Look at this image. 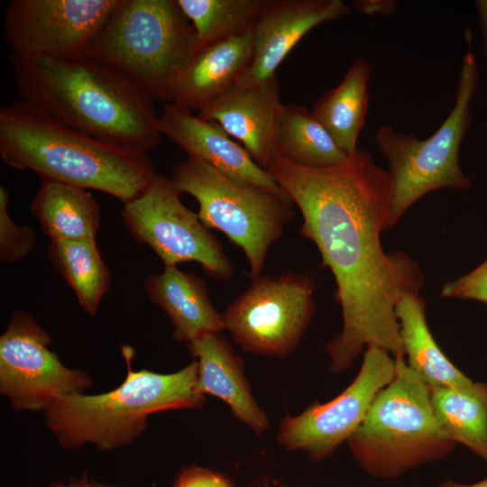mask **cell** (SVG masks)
<instances>
[{
	"instance_id": "cell-1",
	"label": "cell",
	"mask_w": 487,
	"mask_h": 487,
	"mask_svg": "<svg viewBox=\"0 0 487 487\" xmlns=\"http://www.w3.org/2000/svg\"><path fill=\"white\" fill-rule=\"evenodd\" d=\"M303 216L300 234L312 241L334 275L343 328L326 345L333 372L348 369L366 347L404 358L395 308L418 293L423 276L403 252L386 253L381 234L390 228L392 183L371 154L358 149L339 165L313 169L281 155L269 167Z\"/></svg>"
},
{
	"instance_id": "cell-2",
	"label": "cell",
	"mask_w": 487,
	"mask_h": 487,
	"mask_svg": "<svg viewBox=\"0 0 487 487\" xmlns=\"http://www.w3.org/2000/svg\"><path fill=\"white\" fill-rule=\"evenodd\" d=\"M9 61L19 100L66 126L146 152L160 142L155 101L116 70L86 55Z\"/></svg>"
},
{
	"instance_id": "cell-3",
	"label": "cell",
	"mask_w": 487,
	"mask_h": 487,
	"mask_svg": "<svg viewBox=\"0 0 487 487\" xmlns=\"http://www.w3.org/2000/svg\"><path fill=\"white\" fill-rule=\"evenodd\" d=\"M0 155L41 180L99 190L124 204L157 176L146 152L96 139L19 99L0 109Z\"/></svg>"
},
{
	"instance_id": "cell-4",
	"label": "cell",
	"mask_w": 487,
	"mask_h": 487,
	"mask_svg": "<svg viewBox=\"0 0 487 487\" xmlns=\"http://www.w3.org/2000/svg\"><path fill=\"white\" fill-rule=\"evenodd\" d=\"M128 347L123 354L127 373L110 391L73 393L53 400L42 411L45 426L61 447L87 444L104 451L126 446L146 430L150 415L168 410L196 409L206 398L197 388L198 363L172 373L131 368Z\"/></svg>"
},
{
	"instance_id": "cell-5",
	"label": "cell",
	"mask_w": 487,
	"mask_h": 487,
	"mask_svg": "<svg viewBox=\"0 0 487 487\" xmlns=\"http://www.w3.org/2000/svg\"><path fill=\"white\" fill-rule=\"evenodd\" d=\"M192 25L177 0H120L84 55L121 73L154 101H171L196 52Z\"/></svg>"
},
{
	"instance_id": "cell-6",
	"label": "cell",
	"mask_w": 487,
	"mask_h": 487,
	"mask_svg": "<svg viewBox=\"0 0 487 487\" xmlns=\"http://www.w3.org/2000/svg\"><path fill=\"white\" fill-rule=\"evenodd\" d=\"M395 365L394 378L347 440L362 468L377 478L397 477L441 459L455 446L435 416L428 386L404 358H396Z\"/></svg>"
},
{
	"instance_id": "cell-7",
	"label": "cell",
	"mask_w": 487,
	"mask_h": 487,
	"mask_svg": "<svg viewBox=\"0 0 487 487\" xmlns=\"http://www.w3.org/2000/svg\"><path fill=\"white\" fill-rule=\"evenodd\" d=\"M465 39L468 49L460 68L455 104L437 130L420 140L385 124L374 134L377 149L388 161L392 183L390 228L425 195L446 188L465 189L471 185L460 168L459 152L472 123L471 102L479 70L469 30Z\"/></svg>"
},
{
	"instance_id": "cell-8",
	"label": "cell",
	"mask_w": 487,
	"mask_h": 487,
	"mask_svg": "<svg viewBox=\"0 0 487 487\" xmlns=\"http://www.w3.org/2000/svg\"><path fill=\"white\" fill-rule=\"evenodd\" d=\"M170 179L179 193L196 198L198 216L208 229L242 249L250 280L261 276L270 247L293 217L290 197L240 183L191 157L172 166Z\"/></svg>"
},
{
	"instance_id": "cell-9",
	"label": "cell",
	"mask_w": 487,
	"mask_h": 487,
	"mask_svg": "<svg viewBox=\"0 0 487 487\" xmlns=\"http://www.w3.org/2000/svg\"><path fill=\"white\" fill-rule=\"evenodd\" d=\"M316 283L307 274L261 275L223 313L225 329L247 353L284 358L315 315Z\"/></svg>"
},
{
	"instance_id": "cell-10",
	"label": "cell",
	"mask_w": 487,
	"mask_h": 487,
	"mask_svg": "<svg viewBox=\"0 0 487 487\" xmlns=\"http://www.w3.org/2000/svg\"><path fill=\"white\" fill-rule=\"evenodd\" d=\"M170 177L157 174L148 188L124 204L121 216L133 238L149 245L164 267L198 262L212 278L228 280L234 266L220 241L180 200Z\"/></svg>"
},
{
	"instance_id": "cell-11",
	"label": "cell",
	"mask_w": 487,
	"mask_h": 487,
	"mask_svg": "<svg viewBox=\"0 0 487 487\" xmlns=\"http://www.w3.org/2000/svg\"><path fill=\"white\" fill-rule=\"evenodd\" d=\"M50 334L30 315L14 311L0 336V393L16 411H43L55 399L85 393L93 384L49 349Z\"/></svg>"
},
{
	"instance_id": "cell-12",
	"label": "cell",
	"mask_w": 487,
	"mask_h": 487,
	"mask_svg": "<svg viewBox=\"0 0 487 487\" xmlns=\"http://www.w3.org/2000/svg\"><path fill=\"white\" fill-rule=\"evenodd\" d=\"M120 0H11L4 36L22 60L84 55Z\"/></svg>"
},
{
	"instance_id": "cell-13",
	"label": "cell",
	"mask_w": 487,
	"mask_h": 487,
	"mask_svg": "<svg viewBox=\"0 0 487 487\" xmlns=\"http://www.w3.org/2000/svg\"><path fill=\"white\" fill-rule=\"evenodd\" d=\"M395 372V359L387 351L367 347L352 383L330 401L314 402L299 415L284 417L277 442L288 450H302L317 462L330 455L356 431Z\"/></svg>"
},
{
	"instance_id": "cell-14",
	"label": "cell",
	"mask_w": 487,
	"mask_h": 487,
	"mask_svg": "<svg viewBox=\"0 0 487 487\" xmlns=\"http://www.w3.org/2000/svg\"><path fill=\"white\" fill-rule=\"evenodd\" d=\"M282 104L276 76L258 83L237 82L198 116L217 123L243 143L255 162L267 171L280 156L277 129Z\"/></svg>"
},
{
	"instance_id": "cell-15",
	"label": "cell",
	"mask_w": 487,
	"mask_h": 487,
	"mask_svg": "<svg viewBox=\"0 0 487 487\" xmlns=\"http://www.w3.org/2000/svg\"><path fill=\"white\" fill-rule=\"evenodd\" d=\"M159 122L161 135L179 145L188 157L201 161L240 183L286 193L217 123L202 119L188 106L174 102L165 103Z\"/></svg>"
},
{
	"instance_id": "cell-16",
	"label": "cell",
	"mask_w": 487,
	"mask_h": 487,
	"mask_svg": "<svg viewBox=\"0 0 487 487\" xmlns=\"http://www.w3.org/2000/svg\"><path fill=\"white\" fill-rule=\"evenodd\" d=\"M342 0H267L253 28V53L240 83H258L275 70L313 28L349 14Z\"/></svg>"
},
{
	"instance_id": "cell-17",
	"label": "cell",
	"mask_w": 487,
	"mask_h": 487,
	"mask_svg": "<svg viewBox=\"0 0 487 487\" xmlns=\"http://www.w3.org/2000/svg\"><path fill=\"white\" fill-rule=\"evenodd\" d=\"M188 348L198 363V391L222 400L253 432H265L270 425L268 416L255 401L244 361L231 345L220 334H209L188 343Z\"/></svg>"
},
{
	"instance_id": "cell-18",
	"label": "cell",
	"mask_w": 487,
	"mask_h": 487,
	"mask_svg": "<svg viewBox=\"0 0 487 487\" xmlns=\"http://www.w3.org/2000/svg\"><path fill=\"white\" fill-rule=\"evenodd\" d=\"M253 53V30L200 48L177 80L170 102L199 112L239 81Z\"/></svg>"
},
{
	"instance_id": "cell-19",
	"label": "cell",
	"mask_w": 487,
	"mask_h": 487,
	"mask_svg": "<svg viewBox=\"0 0 487 487\" xmlns=\"http://www.w3.org/2000/svg\"><path fill=\"white\" fill-rule=\"evenodd\" d=\"M144 289L173 325L172 336L188 344L209 334L219 335L225 329L223 314L212 304L206 282L195 274L177 266H166L160 273L151 274Z\"/></svg>"
},
{
	"instance_id": "cell-20",
	"label": "cell",
	"mask_w": 487,
	"mask_h": 487,
	"mask_svg": "<svg viewBox=\"0 0 487 487\" xmlns=\"http://www.w3.org/2000/svg\"><path fill=\"white\" fill-rule=\"evenodd\" d=\"M395 315L407 364L430 390L464 386L472 381L435 341L426 318V302L418 293L404 295L396 306Z\"/></svg>"
},
{
	"instance_id": "cell-21",
	"label": "cell",
	"mask_w": 487,
	"mask_h": 487,
	"mask_svg": "<svg viewBox=\"0 0 487 487\" xmlns=\"http://www.w3.org/2000/svg\"><path fill=\"white\" fill-rule=\"evenodd\" d=\"M30 207L51 241L96 239L100 207L93 195L84 188L41 180Z\"/></svg>"
},
{
	"instance_id": "cell-22",
	"label": "cell",
	"mask_w": 487,
	"mask_h": 487,
	"mask_svg": "<svg viewBox=\"0 0 487 487\" xmlns=\"http://www.w3.org/2000/svg\"><path fill=\"white\" fill-rule=\"evenodd\" d=\"M371 73L365 59H355L341 82L324 93L311 111L348 155L359 149L357 141L369 107Z\"/></svg>"
},
{
	"instance_id": "cell-23",
	"label": "cell",
	"mask_w": 487,
	"mask_h": 487,
	"mask_svg": "<svg viewBox=\"0 0 487 487\" xmlns=\"http://www.w3.org/2000/svg\"><path fill=\"white\" fill-rule=\"evenodd\" d=\"M430 396L444 432L487 464V382L432 389Z\"/></svg>"
},
{
	"instance_id": "cell-24",
	"label": "cell",
	"mask_w": 487,
	"mask_h": 487,
	"mask_svg": "<svg viewBox=\"0 0 487 487\" xmlns=\"http://www.w3.org/2000/svg\"><path fill=\"white\" fill-rule=\"evenodd\" d=\"M277 145L284 159L306 168L334 167L348 157L312 112L297 104H282Z\"/></svg>"
},
{
	"instance_id": "cell-25",
	"label": "cell",
	"mask_w": 487,
	"mask_h": 487,
	"mask_svg": "<svg viewBox=\"0 0 487 487\" xmlns=\"http://www.w3.org/2000/svg\"><path fill=\"white\" fill-rule=\"evenodd\" d=\"M47 254L53 268L74 290L83 310L94 317L111 280L96 239L53 240Z\"/></svg>"
},
{
	"instance_id": "cell-26",
	"label": "cell",
	"mask_w": 487,
	"mask_h": 487,
	"mask_svg": "<svg viewBox=\"0 0 487 487\" xmlns=\"http://www.w3.org/2000/svg\"><path fill=\"white\" fill-rule=\"evenodd\" d=\"M192 23L197 49L253 30L267 0H177Z\"/></svg>"
},
{
	"instance_id": "cell-27",
	"label": "cell",
	"mask_w": 487,
	"mask_h": 487,
	"mask_svg": "<svg viewBox=\"0 0 487 487\" xmlns=\"http://www.w3.org/2000/svg\"><path fill=\"white\" fill-rule=\"evenodd\" d=\"M8 192L0 187V260L5 263L21 261L36 244L34 231L28 225H16L9 215Z\"/></svg>"
},
{
	"instance_id": "cell-28",
	"label": "cell",
	"mask_w": 487,
	"mask_h": 487,
	"mask_svg": "<svg viewBox=\"0 0 487 487\" xmlns=\"http://www.w3.org/2000/svg\"><path fill=\"white\" fill-rule=\"evenodd\" d=\"M440 295L487 304V259L469 273L446 282Z\"/></svg>"
},
{
	"instance_id": "cell-29",
	"label": "cell",
	"mask_w": 487,
	"mask_h": 487,
	"mask_svg": "<svg viewBox=\"0 0 487 487\" xmlns=\"http://www.w3.org/2000/svg\"><path fill=\"white\" fill-rule=\"evenodd\" d=\"M173 487H233L225 476L207 468L189 466L178 474Z\"/></svg>"
},
{
	"instance_id": "cell-30",
	"label": "cell",
	"mask_w": 487,
	"mask_h": 487,
	"mask_svg": "<svg viewBox=\"0 0 487 487\" xmlns=\"http://www.w3.org/2000/svg\"><path fill=\"white\" fill-rule=\"evenodd\" d=\"M398 2L394 0H354L352 6L357 12L365 15H390L398 9Z\"/></svg>"
},
{
	"instance_id": "cell-31",
	"label": "cell",
	"mask_w": 487,
	"mask_h": 487,
	"mask_svg": "<svg viewBox=\"0 0 487 487\" xmlns=\"http://www.w3.org/2000/svg\"><path fill=\"white\" fill-rule=\"evenodd\" d=\"M48 487H126L98 482L84 473L78 478H70L68 482H51Z\"/></svg>"
},
{
	"instance_id": "cell-32",
	"label": "cell",
	"mask_w": 487,
	"mask_h": 487,
	"mask_svg": "<svg viewBox=\"0 0 487 487\" xmlns=\"http://www.w3.org/2000/svg\"><path fill=\"white\" fill-rule=\"evenodd\" d=\"M474 5L482 39V49L487 55V0H477Z\"/></svg>"
},
{
	"instance_id": "cell-33",
	"label": "cell",
	"mask_w": 487,
	"mask_h": 487,
	"mask_svg": "<svg viewBox=\"0 0 487 487\" xmlns=\"http://www.w3.org/2000/svg\"><path fill=\"white\" fill-rule=\"evenodd\" d=\"M438 487H487V477L473 484H461L455 482L447 481L441 483Z\"/></svg>"
}]
</instances>
